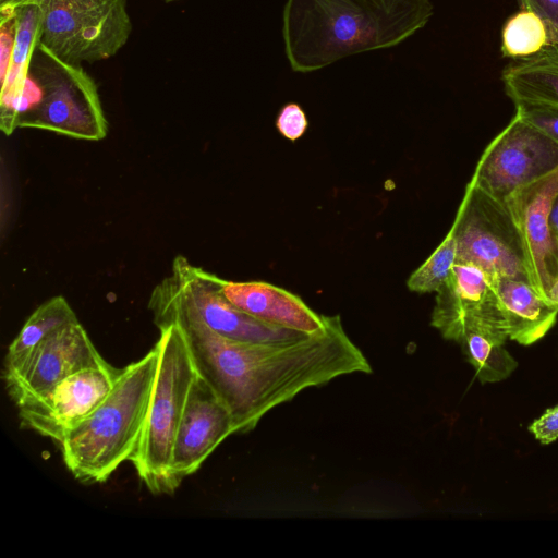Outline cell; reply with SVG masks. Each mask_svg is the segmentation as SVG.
<instances>
[{
	"label": "cell",
	"mask_w": 558,
	"mask_h": 558,
	"mask_svg": "<svg viewBox=\"0 0 558 558\" xmlns=\"http://www.w3.org/2000/svg\"><path fill=\"white\" fill-rule=\"evenodd\" d=\"M171 324L184 332L197 374L229 409L234 434L251 432L271 409L307 388L372 373L338 315L327 316L324 330L283 343L235 341L184 315L170 316L158 328Z\"/></svg>",
	"instance_id": "obj_1"
},
{
	"label": "cell",
	"mask_w": 558,
	"mask_h": 558,
	"mask_svg": "<svg viewBox=\"0 0 558 558\" xmlns=\"http://www.w3.org/2000/svg\"><path fill=\"white\" fill-rule=\"evenodd\" d=\"M433 13V0H287L286 57L292 71L314 72L349 56L397 46Z\"/></svg>",
	"instance_id": "obj_2"
},
{
	"label": "cell",
	"mask_w": 558,
	"mask_h": 558,
	"mask_svg": "<svg viewBox=\"0 0 558 558\" xmlns=\"http://www.w3.org/2000/svg\"><path fill=\"white\" fill-rule=\"evenodd\" d=\"M159 350L121 368L104 401L59 442L68 470L80 482H106L140 442L153 397Z\"/></svg>",
	"instance_id": "obj_3"
},
{
	"label": "cell",
	"mask_w": 558,
	"mask_h": 558,
	"mask_svg": "<svg viewBox=\"0 0 558 558\" xmlns=\"http://www.w3.org/2000/svg\"><path fill=\"white\" fill-rule=\"evenodd\" d=\"M159 362L146 423L130 461L155 495L180 486L171 471L172 449L192 383L197 374L185 335L177 324L159 328Z\"/></svg>",
	"instance_id": "obj_4"
},
{
	"label": "cell",
	"mask_w": 558,
	"mask_h": 558,
	"mask_svg": "<svg viewBox=\"0 0 558 558\" xmlns=\"http://www.w3.org/2000/svg\"><path fill=\"white\" fill-rule=\"evenodd\" d=\"M219 277L177 256L171 275L153 290L148 308L155 325L184 315L201 322L218 335L251 343H283L311 333L263 322L234 306L221 293Z\"/></svg>",
	"instance_id": "obj_5"
},
{
	"label": "cell",
	"mask_w": 558,
	"mask_h": 558,
	"mask_svg": "<svg viewBox=\"0 0 558 558\" xmlns=\"http://www.w3.org/2000/svg\"><path fill=\"white\" fill-rule=\"evenodd\" d=\"M28 76L40 89L38 104L17 121V128L51 131L69 137L100 141L108 122L94 78L80 64L54 56L37 43Z\"/></svg>",
	"instance_id": "obj_6"
},
{
	"label": "cell",
	"mask_w": 558,
	"mask_h": 558,
	"mask_svg": "<svg viewBox=\"0 0 558 558\" xmlns=\"http://www.w3.org/2000/svg\"><path fill=\"white\" fill-rule=\"evenodd\" d=\"M40 9L38 43L72 64L116 56L128 43L132 21L126 0H36Z\"/></svg>",
	"instance_id": "obj_7"
},
{
	"label": "cell",
	"mask_w": 558,
	"mask_h": 558,
	"mask_svg": "<svg viewBox=\"0 0 558 558\" xmlns=\"http://www.w3.org/2000/svg\"><path fill=\"white\" fill-rule=\"evenodd\" d=\"M450 231L457 262L473 264L490 278L530 282L521 236L506 202L469 181Z\"/></svg>",
	"instance_id": "obj_8"
},
{
	"label": "cell",
	"mask_w": 558,
	"mask_h": 558,
	"mask_svg": "<svg viewBox=\"0 0 558 558\" xmlns=\"http://www.w3.org/2000/svg\"><path fill=\"white\" fill-rule=\"evenodd\" d=\"M558 169V142L514 113L480 157L471 182L505 202Z\"/></svg>",
	"instance_id": "obj_9"
},
{
	"label": "cell",
	"mask_w": 558,
	"mask_h": 558,
	"mask_svg": "<svg viewBox=\"0 0 558 558\" xmlns=\"http://www.w3.org/2000/svg\"><path fill=\"white\" fill-rule=\"evenodd\" d=\"M121 368L108 362L77 371L17 407L21 425L58 444L110 393Z\"/></svg>",
	"instance_id": "obj_10"
},
{
	"label": "cell",
	"mask_w": 558,
	"mask_h": 558,
	"mask_svg": "<svg viewBox=\"0 0 558 558\" xmlns=\"http://www.w3.org/2000/svg\"><path fill=\"white\" fill-rule=\"evenodd\" d=\"M106 362L84 327L75 322L48 337L16 369L2 377L8 395L20 407L66 376Z\"/></svg>",
	"instance_id": "obj_11"
},
{
	"label": "cell",
	"mask_w": 558,
	"mask_h": 558,
	"mask_svg": "<svg viewBox=\"0 0 558 558\" xmlns=\"http://www.w3.org/2000/svg\"><path fill=\"white\" fill-rule=\"evenodd\" d=\"M557 195L558 169L505 201L521 236L530 282L545 299L558 279V242L549 222Z\"/></svg>",
	"instance_id": "obj_12"
},
{
	"label": "cell",
	"mask_w": 558,
	"mask_h": 558,
	"mask_svg": "<svg viewBox=\"0 0 558 558\" xmlns=\"http://www.w3.org/2000/svg\"><path fill=\"white\" fill-rule=\"evenodd\" d=\"M436 293L430 324L444 339L458 343L473 328L507 335L493 278L482 268L457 262Z\"/></svg>",
	"instance_id": "obj_13"
},
{
	"label": "cell",
	"mask_w": 558,
	"mask_h": 558,
	"mask_svg": "<svg viewBox=\"0 0 558 558\" xmlns=\"http://www.w3.org/2000/svg\"><path fill=\"white\" fill-rule=\"evenodd\" d=\"M232 416L210 385L196 374L178 426L171 457V471L180 485L194 474L230 435Z\"/></svg>",
	"instance_id": "obj_14"
},
{
	"label": "cell",
	"mask_w": 558,
	"mask_h": 558,
	"mask_svg": "<svg viewBox=\"0 0 558 558\" xmlns=\"http://www.w3.org/2000/svg\"><path fill=\"white\" fill-rule=\"evenodd\" d=\"M221 293L241 311L269 324L315 333L325 329L327 316L319 315L298 295L262 281H229L219 278Z\"/></svg>",
	"instance_id": "obj_15"
},
{
	"label": "cell",
	"mask_w": 558,
	"mask_h": 558,
	"mask_svg": "<svg viewBox=\"0 0 558 558\" xmlns=\"http://www.w3.org/2000/svg\"><path fill=\"white\" fill-rule=\"evenodd\" d=\"M509 340L531 345L545 337L557 320L558 307L529 281L493 278Z\"/></svg>",
	"instance_id": "obj_16"
},
{
	"label": "cell",
	"mask_w": 558,
	"mask_h": 558,
	"mask_svg": "<svg viewBox=\"0 0 558 558\" xmlns=\"http://www.w3.org/2000/svg\"><path fill=\"white\" fill-rule=\"evenodd\" d=\"M15 37L10 64L1 81L0 128L11 135L16 128L20 102L33 50L38 43L40 9L37 3L15 8Z\"/></svg>",
	"instance_id": "obj_17"
},
{
	"label": "cell",
	"mask_w": 558,
	"mask_h": 558,
	"mask_svg": "<svg viewBox=\"0 0 558 558\" xmlns=\"http://www.w3.org/2000/svg\"><path fill=\"white\" fill-rule=\"evenodd\" d=\"M505 92L515 104L558 108V48L546 47L502 71Z\"/></svg>",
	"instance_id": "obj_18"
},
{
	"label": "cell",
	"mask_w": 558,
	"mask_h": 558,
	"mask_svg": "<svg viewBox=\"0 0 558 558\" xmlns=\"http://www.w3.org/2000/svg\"><path fill=\"white\" fill-rule=\"evenodd\" d=\"M75 322L78 319L63 296H53L43 303L27 318L9 345L3 374L16 369L43 341Z\"/></svg>",
	"instance_id": "obj_19"
},
{
	"label": "cell",
	"mask_w": 558,
	"mask_h": 558,
	"mask_svg": "<svg viewBox=\"0 0 558 558\" xmlns=\"http://www.w3.org/2000/svg\"><path fill=\"white\" fill-rule=\"evenodd\" d=\"M508 339L501 331L473 328L458 342L481 384L502 381L517 369L518 362L505 347Z\"/></svg>",
	"instance_id": "obj_20"
},
{
	"label": "cell",
	"mask_w": 558,
	"mask_h": 558,
	"mask_svg": "<svg viewBox=\"0 0 558 558\" xmlns=\"http://www.w3.org/2000/svg\"><path fill=\"white\" fill-rule=\"evenodd\" d=\"M549 46L545 22L535 12L522 9L507 20L501 32V51L505 57L524 59Z\"/></svg>",
	"instance_id": "obj_21"
},
{
	"label": "cell",
	"mask_w": 558,
	"mask_h": 558,
	"mask_svg": "<svg viewBox=\"0 0 558 558\" xmlns=\"http://www.w3.org/2000/svg\"><path fill=\"white\" fill-rule=\"evenodd\" d=\"M456 263L457 243L449 230L429 257L408 278V289L416 293L437 292L449 278Z\"/></svg>",
	"instance_id": "obj_22"
},
{
	"label": "cell",
	"mask_w": 558,
	"mask_h": 558,
	"mask_svg": "<svg viewBox=\"0 0 558 558\" xmlns=\"http://www.w3.org/2000/svg\"><path fill=\"white\" fill-rule=\"evenodd\" d=\"M515 113L558 142V108L520 102Z\"/></svg>",
	"instance_id": "obj_23"
},
{
	"label": "cell",
	"mask_w": 558,
	"mask_h": 558,
	"mask_svg": "<svg viewBox=\"0 0 558 558\" xmlns=\"http://www.w3.org/2000/svg\"><path fill=\"white\" fill-rule=\"evenodd\" d=\"M307 126V117L296 102H288L282 106L276 118L277 130L290 141L300 138L306 132Z\"/></svg>",
	"instance_id": "obj_24"
},
{
	"label": "cell",
	"mask_w": 558,
	"mask_h": 558,
	"mask_svg": "<svg viewBox=\"0 0 558 558\" xmlns=\"http://www.w3.org/2000/svg\"><path fill=\"white\" fill-rule=\"evenodd\" d=\"M519 3L541 16L548 31V47L558 48V0H519Z\"/></svg>",
	"instance_id": "obj_25"
},
{
	"label": "cell",
	"mask_w": 558,
	"mask_h": 558,
	"mask_svg": "<svg viewBox=\"0 0 558 558\" xmlns=\"http://www.w3.org/2000/svg\"><path fill=\"white\" fill-rule=\"evenodd\" d=\"M530 433L542 445H548L558 439V405L547 409L530 426Z\"/></svg>",
	"instance_id": "obj_26"
},
{
	"label": "cell",
	"mask_w": 558,
	"mask_h": 558,
	"mask_svg": "<svg viewBox=\"0 0 558 558\" xmlns=\"http://www.w3.org/2000/svg\"><path fill=\"white\" fill-rule=\"evenodd\" d=\"M35 1L36 0H0V13L12 12L17 7Z\"/></svg>",
	"instance_id": "obj_27"
},
{
	"label": "cell",
	"mask_w": 558,
	"mask_h": 558,
	"mask_svg": "<svg viewBox=\"0 0 558 558\" xmlns=\"http://www.w3.org/2000/svg\"><path fill=\"white\" fill-rule=\"evenodd\" d=\"M549 222L558 242V195L554 199L550 208Z\"/></svg>",
	"instance_id": "obj_28"
},
{
	"label": "cell",
	"mask_w": 558,
	"mask_h": 558,
	"mask_svg": "<svg viewBox=\"0 0 558 558\" xmlns=\"http://www.w3.org/2000/svg\"><path fill=\"white\" fill-rule=\"evenodd\" d=\"M546 300L558 307V279L550 288Z\"/></svg>",
	"instance_id": "obj_29"
},
{
	"label": "cell",
	"mask_w": 558,
	"mask_h": 558,
	"mask_svg": "<svg viewBox=\"0 0 558 558\" xmlns=\"http://www.w3.org/2000/svg\"><path fill=\"white\" fill-rule=\"evenodd\" d=\"M166 2H173V1H178V0H165Z\"/></svg>",
	"instance_id": "obj_30"
}]
</instances>
